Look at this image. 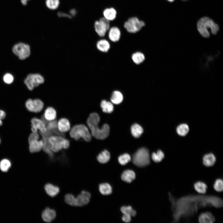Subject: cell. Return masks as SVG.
<instances>
[{"label": "cell", "mask_w": 223, "mask_h": 223, "mask_svg": "<svg viewBox=\"0 0 223 223\" xmlns=\"http://www.w3.org/2000/svg\"><path fill=\"white\" fill-rule=\"evenodd\" d=\"M168 196L171 203L173 222H178L182 218L193 216L201 208H219L223 206L222 199L213 195H190L176 199L169 193Z\"/></svg>", "instance_id": "1"}, {"label": "cell", "mask_w": 223, "mask_h": 223, "mask_svg": "<svg viewBox=\"0 0 223 223\" xmlns=\"http://www.w3.org/2000/svg\"><path fill=\"white\" fill-rule=\"evenodd\" d=\"M100 121L98 115L95 112L90 114L87 120V124L89 128L92 135L96 139H104L107 138L109 133L110 128L106 124H104L100 129L98 124Z\"/></svg>", "instance_id": "2"}, {"label": "cell", "mask_w": 223, "mask_h": 223, "mask_svg": "<svg viewBox=\"0 0 223 223\" xmlns=\"http://www.w3.org/2000/svg\"><path fill=\"white\" fill-rule=\"evenodd\" d=\"M197 27L199 33L205 38H208L210 36L209 29L213 35L216 34L219 29L218 25L207 17H204L199 19L197 23Z\"/></svg>", "instance_id": "3"}, {"label": "cell", "mask_w": 223, "mask_h": 223, "mask_svg": "<svg viewBox=\"0 0 223 223\" xmlns=\"http://www.w3.org/2000/svg\"><path fill=\"white\" fill-rule=\"evenodd\" d=\"M48 141L50 145V149L53 152H58L62 149H67L69 146V140L60 135H51L48 137Z\"/></svg>", "instance_id": "4"}, {"label": "cell", "mask_w": 223, "mask_h": 223, "mask_svg": "<svg viewBox=\"0 0 223 223\" xmlns=\"http://www.w3.org/2000/svg\"><path fill=\"white\" fill-rule=\"evenodd\" d=\"M69 134L70 137L76 141L81 138L85 141L89 142L91 139V136L88 128L83 124L74 126L71 129Z\"/></svg>", "instance_id": "5"}, {"label": "cell", "mask_w": 223, "mask_h": 223, "mask_svg": "<svg viewBox=\"0 0 223 223\" xmlns=\"http://www.w3.org/2000/svg\"><path fill=\"white\" fill-rule=\"evenodd\" d=\"M144 22L136 16L130 17L124 24V27L126 31L131 34H135L139 32L145 26Z\"/></svg>", "instance_id": "6"}, {"label": "cell", "mask_w": 223, "mask_h": 223, "mask_svg": "<svg viewBox=\"0 0 223 223\" xmlns=\"http://www.w3.org/2000/svg\"><path fill=\"white\" fill-rule=\"evenodd\" d=\"M132 161L136 165L140 167L149 164L150 160L148 150L144 147L139 149L133 155Z\"/></svg>", "instance_id": "7"}, {"label": "cell", "mask_w": 223, "mask_h": 223, "mask_svg": "<svg viewBox=\"0 0 223 223\" xmlns=\"http://www.w3.org/2000/svg\"><path fill=\"white\" fill-rule=\"evenodd\" d=\"M110 27V22L103 17L95 20L93 24L95 32L101 38L105 37Z\"/></svg>", "instance_id": "8"}, {"label": "cell", "mask_w": 223, "mask_h": 223, "mask_svg": "<svg viewBox=\"0 0 223 223\" xmlns=\"http://www.w3.org/2000/svg\"><path fill=\"white\" fill-rule=\"evenodd\" d=\"M45 79L41 75L38 73L28 74L25 79L24 82L28 88L30 90L44 83Z\"/></svg>", "instance_id": "9"}, {"label": "cell", "mask_w": 223, "mask_h": 223, "mask_svg": "<svg viewBox=\"0 0 223 223\" xmlns=\"http://www.w3.org/2000/svg\"><path fill=\"white\" fill-rule=\"evenodd\" d=\"M13 52L21 60L26 59L30 54L29 46L27 44L19 43L15 45L12 48Z\"/></svg>", "instance_id": "10"}, {"label": "cell", "mask_w": 223, "mask_h": 223, "mask_svg": "<svg viewBox=\"0 0 223 223\" xmlns=\"http://www.w3.org/2000/svg\"><path fill=\"white\" fill-rule=\"evenodd\" d=\"M25 106L27 110L32 112L38 113L43 109L44 104L40 99H28L25 103Z\"/></svg>", "instance_id": "11"}, {"label": "cell", "mask_w": 223, "mask_h": 223, "mask_svg": "<svg viewBox=\"0 0 223 223\" xmlns=\"http://www.w3.org/2000/svg\"><path fill=\"white\" fill-rule=\"evenodd\" d=\"M91 194L88 191L83 190L75 199V206L81 207L88 204L90 201Z\"/></svg>", "instance_id": "12"}, {"label": "cell", "mask_w": 223, "mask_h": 223, "mask_svg": "<svg viewBox=\"0 0 223 223\" xmlns=\"http://www.w3.org/2000/svg\"><path fill=\"white\" fill-rule=\"evenodd\" d=\"M121 32L120 29L116 26L110 27L106 37L111 42H119L121 38Z\"/></svg>", "instance_id": "13"}, {"label": "cell", "mask_w": 223, "mask_h": 223, "mask_svg": "<svg viewBox=\"0 0 223 223\" xmlns=\"http://www.w3.org/2000/svg\"><path fill=\"white\" fill-rule=\"evenodd\" d=\"M31 130L32 132L37 133L38 130L40 132L44 133L47 130L45 122L41 119H39L36 117H34L32 119Z\"/></svg>", "instance_id": "14"}, {"label": "cell", "mask_w": 223, "mask_h": 223, "mask_svg": "<svg viewBox=\"0 0 223 223\" xmlns=\"http://www.w3.org/2000/svg\"><path fill=\"white\" fill-rule=\"evenodd\" d=\"M56 211L53 209L49 208H46L42 212V220L47 223H50L53 221L56 217Z\"/></svg>", "instance_id": "15"}, {"label": "cell", "mask_w": 223, "mask_h": 223, "mask_svg": "<svg viewBox=\"0 0 223 223\" xmlns=\"http://www.w3.org/2000/svg\"><path fill=\"white\" fill-rule=\"evenodd\" d=\"M28 141L29 149L32 153L38 152L42 149L43 142L42 140L34 139Z\"/></svg>", "instance_id": "16"}, {"label": "cell", "mask_w": 223, "mask_h": 223, "mask_svg": "<svg viewBox=\"0 0 223 223\" xmlns=\"http://www.w3.org/2000/svg\"><path fill=\"white\" fill-rule=\"evenodd\" d=\"M102 15L103 17L111 22L116 19L117 11L116 9L113 7H107L103 9Z\"/></svg>", "instance_id": "17"}, {"label": "cell", "mask_w": 223, "mask_h": 223, "mask_svg": "<svg viewBox=\"0 0 223 223\" xmlns=\"http://www.w3.org/2000/svg\"><path fill=\"white\" fill-rule=\"evenodd\" d=\"M41 135L43 142V145L42 149L49 156L50 159H52L54 157L53 152L50 149V145L48 141V138L49 136L39 132Z\"/></svg>", "instance_id": "18"}, {"label": "cell", "mask_w": 223, "mask_h": 223, "mask_svg": "<svg viewBox=\"0 0 223 223\" xmlns=\"http://www.w3.org/2000/svg\"><path fill=\"white\" fill-rule=\"evenodd\" d=\"M198 221L200 223H212L215 221V218L211 213L205 212L200 214Z\"/></svg>", "instance_id": "19"}, {"label": "cell", "mask_w": 223, "mask_h": 223, "mask_svg": "<svg viewBox=\"0 0 223 223\" xmlns=\"http://www.w3.org/2000/svg\"><path fill=\"white\" fill-rule=\"evenodd\" d=\"M57 128L60 132L63 133L69 131L70 129L69 120L65 118L60 119L57 122Z\"/></svg>", "instance_id": "20"}, {"label": "cell", "mask_w": 223, "mask_h": 223, "mask_svg": "<svg viewBox=\"0 0 223 223\" xmlns=\"http://www.w3.org/2000/svg\"><path fill=\"white\" fill-rule=\"evenodd\" d=\"M96 46L98 50L103 52H107L110 47L109 42L104 37L99 39L96 42Z\"/></svg>", "instance_id": "21"}, {"label": "cell", "mask_w": 223, "mask_h": 223, "mask_svg": "<svg viewBox=\"0 0 223 223\" xmlns=\"http://www.w3.org/2000/svg\"><path fill=\"white\" fill-rule=\"evenodd\" d=\"M44 189L46 193L51 197L56 196L60 191L59 187L50 183L45 185Z\"/></svg>", "instance_id": "22"}, {"label": "cell", "mask_w": 223, "mask_h": 223, "mask_svg": "<svg viewBox=\"0 0 223 223\" xmlns=\"http://www.w3.org/2000/svg\"><path fill=\"white\" fill-rule=\"evenodd\" d=\"M216 161V158L212 153L206 154L203 157V163L205 166L209 167L213 166Z\"/></svg>", "instance_id": "23"}, {"label": "cell", "mask_w": 223, "mask_h": 223, "mask_svg": "<svg viewBox=\"0 0 223 223\" xmlns=\"http://www.w3.org/2000/svg\"><path fill=\"white\" fill-rule=\"evenodd\" d=\"M43 116L48 121L55 120L56 117V111L53 107H48L45 110Z\"/></svg>", "instance_id": "24"}, {"label": "cell", "mask_w": 223, "mask_h": 223, "mask_svg": "<svg viewBox=\"0 0 223 223\" xmlns=\"http://www.w3.org/2000/svg\"><path fill=\"white\" fill-rule=\"evenodd\" d=\"M134 172L130 170H127L123 172L121 175V178L124 181L130 183L135 178Z\"/></svg>", "instance_id": "25"}, {"label": "cell", "mask_w": 223, "mask_h": 223, "mask_svg": "<svg viewBox=\"0 0 223 223\" xmlns=\"http://www.w3.org/2000/svg\"><path fill=\"white\" fill-rule=\"evenodd\" d=\"M143 132L142 127L138 124L135 123L131 127V133L132 135L135 138L139 137Z\"/></svg>", "instance_id": "26"}, {"label": "cell", "mask_w": 223, "mask_h": 223, "mask_svg": "<svg viewBox=\"0 0 223 223\" xmlns=\"http://www.w3.org/2000/svg\"><path fill=\"white\" fill-rule=\"evenodd\" d=\"M123 96L121 93L118 91H114L112 94L111 100L113 103L118 104L122 101L123 100Z\"/></svg>", "instance_id": "27"}, {"label": "cell", "mask_w": 223, "mask_h": 223, "mask_svg": "<svg viewBox=\"0 0 223 223\" xmlns=\"http://www.w3.org/2000/svg\"><path fill=\"white\" fill-rule=\"evenodd\" d=\"M110 155L109 152L105 150L100 153L97 156L98 161L101 164H105L109 160Z\"/></svg>", "instance_id": "28"}, {"label": "cell", "mask_w": 223, "mask_h": 223, "mask_svg": "<svg viewBox=\"0 0 223 223\" xmlns=\"http://www.w3.org/2000/svg\"><path fill=\"white\" fill-rule=\"evenodd\" d=\"M99 190L100 193L103 195H109L112 192L111 186L107 183L100 184L99 186Z\"/></svg>", "instance_id": "29"}, {"label": "cell", "mask_w": 223, "mask_h": 223, "mask_svg": "<svg viewBox=\"0 0 223 223\" xmlns=\"http://www.w3.org/2000/svg\"><path fill=\"white\" fill-rule=\"evenodd\" d=\"M194 187L195 190L200 194H205L207 189L206 184L202 181H198L195 183Z\"/></svg>", "instance_id": "30"}, {"label": "cell", "mask_w": 223, "mask_h": 223, "mask_svg": "<svg viewBox=\"0 0 223 223\" xmlns=\"http://www.w3.org/2000/svg\"><path fill=\"white\" fill-rule=\"evenodd\" d=\"M100 106L103 112H104L111 113L114 110V107L112 103L105 100H103L101 102Z\"/></svg>", "instance_id": "31"}, {"label": "cell", "mask_w": 223, "mask_h": 223, "mask_svg": "<svg viewBox=\"0 0 223 223\" xmlns=\"http://www.w3.org/2000/svg\"><path fill=\"white\" fill-rule=\"evenodd\" d=\"M45 5L50 10L54 11L57 10L60 5V0H45Z\"/></svg>", "instance_id": "32"}, {"label": "cell", "mask_w": 223, "mask_h": 223, "mask_svg": "<svg viewBox=\"0 0 223 223\" xmlns=\"http://www.w3.org/2000/svg\"><path fill=\"white\" fill-rule=\"evenodd\" d=\"M189 131V126L186 124H182L179 125L176 129V131L177 133L181 136H186L187 134Z\"/></svg>", "instance_id": "33"}, {"label": "cell", "mask_w": 223, "mask_h": 223, "mask_svg": "<svg viewBox=\"0 0 223 223\" xmlns=\"http://www.w3.org/2000/svg\"><path fill=\"white\" fill-rule=\"evenodd\" d=\"M132 59L135 64H138L144 61L145 57L143 53L141 52H137L132 54Z\"/></svg>", "instance_id": "34"}, {"label": "cell", "mask_w": 223, "mask_h": 223, "mask_svg": "<svg viewBox=\"0 0 223 223\" xmlns=\"http://www.w3.org/2000/svg\"><path fill=\"white\" fill-rule=\"evenodd\" d=\"M164 157V154L161 150H158L156 153H153L151 155L152 160L156 163L161 162Z\"/></svg>", "instance_id": "35"}, {"label": "cell", "mask_w": 223, "mask_h": 223, "mask_svg": "<svg viewBox=\"0 0 223 223\" xmlns=\"http://www.w3.org/2000/svg\"><path fill=\"white\" fill-rule=\"evenodd\" d=\"M120 210L124 214H128L131 216H134L136 215V212L130 206H123L121 207Z\"/></svg>", "instance_id": "36"}, {"label": "cell", "mask_w": 223, "mask_h": 223, "mask_svg": "<svg viewBox=\"0 0 223 223\" xmlns=\"http://www.w3.org/2000/svg\"><path fill=\"white\" fill-rule=\"evenodd\" d=\"M11 166V162L7 159H3L0 161V168L3 172L7 171Z\"/></svg>", "instance_id": "37"}, {"label": "cell", "mask_w": 223, "mask_h": 223, "mask_svg": "<svg viewBox=\"0 0 223 223\" xmlns=\"http://www.w3.org/2000/svg\"><path fill=\"white\" fill-rule=\"evenodd\" d=\"M131 160L130 156L127 153H125L120 155L118 158L119 163L122 165L126 164Z\"/></svg>", "instance_id": "38"}, {"label": "cell", "mask_w": 223, "mask_h": 223, "mask_svg": "<svg viewBox=\"0 0 223 223\" xmlns=\"http://www.w3.org/2000/svg\"><path fill=\"white\" fill-rule=\"evenodd\" d=\"M75 197L72 194H68L64 196V201L68 204L75 206Z\"/></svg>", "instance_id": "39"}, {"label": "cell", "mask_w": 223, "mask_h": 223, "mask_svg": "<svg viewBox=\"0 0 223 223\" xmlns=\"http://www.w3.org/2000/svg\"><path fill=\"white\" fill-rule=\"evenodd\" d=\"M213 188L215 190L218 192H221L223 189V182L221 178L216 179L213 184Z\"/></svg>", "instance_id": "40"}, {"label": "cell", "mask_w": 223, "mask_h": 223, "mask_svg": "<svg viewBox=\"0 0 223 223\" xmlns=\"http://www.w3.org/2000/svg\"><path fill=\"white\" fill-rule=\"evenodd\" d=\"M3 80L5 83L7 84H10L13 82L14 77L11 74L7 73L4 76Z\"/></svg>", "instance_id": "41"}, {"label": "cell", "mask_w": 223, "mask_h": 223, "mask_svg": "<svg viewBox=\"0 0 223 223\" xmlns=\"http://www.w3.org/2000/svg\"><path fill=\"white\" fill-rule=\"evenodd\" d=\"M58 16L59 17L71 18L72 17L69 14L63 12L59 11L57 13Z\"/></svg>", "instance_id": "42"}, {"label": "cell", "mask_w": 223, "mask_h": 223, "mask_svg": "<svg viewBox=\"0 0 223 223\" xmlns=\"http://www.w3.org/2000/svg\"><path fill=\"white\" fill-rule=\"evenodd\" d=\"M40 136L39 134L37 133H34L32 132L29 136L28 138V141L34 139H39Z\"/></svg>", "instance_id": "43"}, {"label": "cell", "mask_w": 223, "mask_h": 223, "mask_svg": "<svg viewBox=\"0 0 223 223\" xmlns=\"http://www.w3.org/2000/svg\"><path fill=\"white\" fill-rule=\"evenodd\" d=\"M122 220L125 222L129 223L131 221V216L128 214H124L122 217Z\"/></svg>", "instance_id": "44"}, {"label": "cell", "mask_w": 223, "mask_h": 223, "mask_svg": "<svg viewBox=\"0 0 223 223\" xmlns=\"http://www.w3.org/2000/svg\"><path fill=\"white\" fill-rule=\"evenodd\" d=\"M77 13V11L75 9H72L69 11V14L72 17L75 16Z\"/></svg>", "instance_id": "45"}, {"label": "cell", "mask_w": 223, "mask_h": 223, "mask_svg": "<svg viewBox=\"0 0 223 223\" xmlns=\"http://www.w3.org/2000/svg\"><path fill=\"white\" fill-rule=\"evenodd\" d=\"M6 115L5 112L3 110L0 109V119L2 120L4 119Z\"/></svg>", "instance_id": "46"}, {"label": "cell", "mask_w": 223, "mask_h": 223, "mask_svg": "<svg viewBox=\"0 0 223 223\" xmlns=\"http://www.w3.org/2000/svg\"><path fill=\"white\" fill-rule=\"evenodd\" d=\"M28 0H21V2L24 5H25L26 4L27 1Z\"/></svg>", "instance_id": "47"}, {"label": "cell", "mask_w": 223, "mask_h": 223, "mask_svg": "<svg viewBox=\"0 0 223 223\" xmlns=\"http://www.w3.org/2000/svg\"><path fill=\"white\" fill-rule=\"evenodd\" d=\"M2 120L0 119V126H1L2 125Z\"/></svg>", "instance_id": "48"}, {"label": "cell", "mask_w": 223, "mask_h": 223, "mask_svg": "<svg viewBox=\"0 0 223 223\" xmlns=\"http://www.w3.org/2000/svg\"><path fill=\"white\" fill-rule=\"evenodd\" d=\"M168 0V1L170 2H173L175 0Z\"/></svg>", "instance_id": "49"}, {"label": "cell", "mask_w": 223, "mask_h": 223, "mask_svg": "<svg viewBox=\"0 0 223 223\" xmlns=\"http://www.w3.org/2000/svg\"><path fill=\"white\" fill-rule=\"evenodd\" d=\"M0 143H1V140H0Z\"/></svg>", "instance_id": "50"}]
</instances>
